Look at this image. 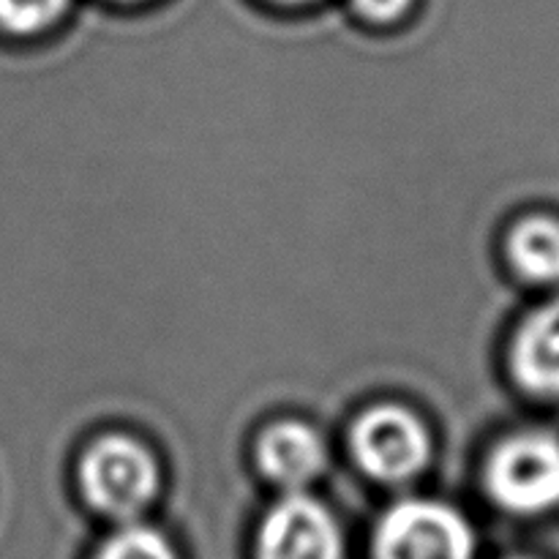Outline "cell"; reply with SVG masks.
Returning <instances> with one entry per match:
<instances>
[{
	"label": "cell",
	"instance_id": "1",
	"mask_svg": "<svg viewBox=\"0 0 559 559\" xmlns=\"http://www.w3.org/2000/svg\"><path fill=\"white\" fill-rule=\"evenodd\" d=\"M486 484L506 511L538 516L559 506V437L519 431L489 459Z\"/></svg>",
	"mask_w": 559,
	"mask_h": 559
},
{
	"label": "cell",
	"instance_id": "2",
	"mask_svg": "<svg viewBox=\"0 0 559 559\" xmlns=\"http://www.w3.org/2000/svg\"><path fill=\"white\" fill-rule=\"evenodd\" d=\"M473 551L467 522L437 502H402L377 530V559H473Z\"/></svg>",
	"mask_w": 559,
	"mask_h": 559
},
{
	"label": "cell",
	"instance_id": "3",
	"mask_svg": "<svg viewBox=\"0 0 559 559\" xmlns=\"http://www.w3.org/2000/svg\"><path fill=\"white\" fill-rule=\"evenodd\" d=\"M82 486L98 511L120 519L134 516L156 491V464L129 437H107L82 462Z\"/></svg>",
	"mask_w": 559,
	"mask_h": 559
},
{
	"label": "cell",
	"instance_id": "4",
	"mask_svg": "<svg viewBox=\"0 0 559 559\" xmlns=\"http://www.w3.org/2000/svg\"><path fill=\"white\" fill-rule=\"evenodd\" d=\"M353 448L366 473L382 480H404L429 459V435L402 407H374L355 424Z\"/></svg>",
	"mask_w": 559,
	"mask_h": 559
},
{
	"label": "cell",
	"instance_id": "5",
	"mask_svg": "<svg viewBox=\"0 0 559 559\" xmlns=\"http://www.w3.org/2000/svg\"><path fill=\"white\" fill-rule=\"evenodd\" d=\"M260 559H342V535L320 502L287 497L262 524Z\"/></svg>",
	"mask_w": 559,
	"mask_h": 559
},
{
	"label": "cell",
	"instance_id": "6",
	"mask_svg": "<svg viewBox=\"0 0 559 559\" xmlns=\"http://www.w3.org/2000/svg\"><path fill=\"white\" fill-rule=\"evenodd\" d=\"M519 385L540 399H559V295L519 328L511 349Z\"/></svg>",
	"mask_w": 559,
	"mask_h": 559
},
{
	"label": "cell",
	"instance_id": "7",
	"mask_svg": "<svg viewBox=\"0 0 559 559\" xmlns=\"http://www.w3.org/2000/svg\"><path fill=\"white\" fill-rule=\"evenodd\" d=\"M325 462V448L317 431L304 424H278L260 440V464L265 475L284 486H304Z\"/></svg>",
	"mask_w": 559,
	"mask_h": 559
},
{
	"label": "cell",
	"instance_id": "8",
	"mask_svg": "<svg viewBox=\"0 0 559 559\" xmlns=\"http://www.w3.org/2000/svg\"><path fill=\"white\" fill-rule=\"evenodd\" d=\"M508 257L519 276L533 284H559V218L535 213L508 238Z\"/></svg>",
	"mask_w": 559,
	"mask_h": 559
},
{
	"label": "cell",
	"instance_id": "9",
	"mask_svg": "<svg viewBox=\"0 0 559 559\" xmlns=\"http://www.w3.org/2000/svg\"><path fill=\"white\" fill-rule=\"evenodd\" d=\"M96 559H175V555L156 530L126 527L104 544Z\"/></svg>",
	"mask_w": 559,
	"mask_h": 559
},
{
	"label": "cell",
	"instance_id": "10",
	"mask_svg": "<svg viewBox=\"0 0 559 559\" xmlns=\"http://www.w3.org/2000/svg\"><path fill=\"white\" fill-rule=\"evenodd\" d=\"M69 0H0V25L11 33H36L63 14Z\"/></svg>",
	"mask_w": 559,
	"mask_h": 559
},
{
	"label": "cell",
	"instance_id": "11",
	"mask_svg": "<svg viewBox=\"0 0 559 559\" xmlns=\"http://www.w3.org/2000/svg\"><path fill=\"white\" fill-rule=\"evenodd\" d=\"M355 3H358V9L364 11L366 16L385 22L402 14V11L409 5V0H355Z\"/></svg>",
	"mask_w": 559,
	"mask_h": 559
},
{
	"label": "cell",
	"instance_id": "12",
	"mask_svg": "<svg viewBox=\"0 0 559 559\" xmlns=\"http://www.w3.org/2000/svg\"><path fill=\"white\" fill-rule=\"evenodd\" d=\"M289 3H300V0H289Z\"/></svg>",
	"mask_w": 559,
	"mask_h": 559
}]
</instances>
